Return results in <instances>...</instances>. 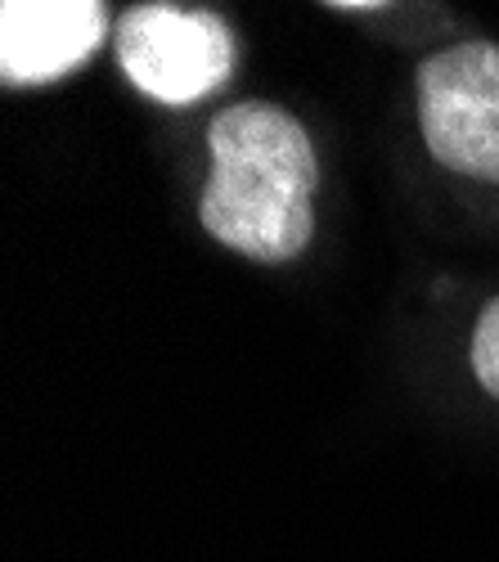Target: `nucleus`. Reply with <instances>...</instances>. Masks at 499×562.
<instances>
[{
	"mask_svg": "<svg viewBox=\"0 0 499 562\" xmlns=\"http://www.w3.org/2000/svg\"><path fill=\"white\" fill-rule=\"evenodd\" d=\"M109 10L100 0H5L0 5V77L41 86L72 72L104 41Z\"/></svg>",
	"mask_w": 499,
	"mask_h": 562,
	"instance_id": "obj_4",
	"label": "nucleus"
},
{
	"mask_svg": "<svg viewBox=\"0 0 499 562\" xmlns=\"http://www.w3.org/2000/svg\"><path fill=\"white\" fill-rule=\"evenodd\" d=\"M212 180L199 199V221L216 244L252 261H293L315 229V162L306 126L280 104L243 100L207 126Z\"/></svg>",
	"mask_w": 499,
	"mask_h": 562,
	"instance_id": "obj_1",
	"label": "nucleus"
},
{
	"mask_svg": "<svg viewBox=\"0 0 499 562\" xmlns=\"http://www.w3.org/2000/svg\"><path fill=\"white\" fill-rule=\"evenodd\" d=\"M117 64L158 104H199L235 72V36L216 14L185 5H131L117 27Z\"/></svg>",
	"mask_w": 499,
	"mask_h": 562,
	"instance_id": "obj_2",
	"label": "nucleus"
},
{
	"mask_svg": "<svg viewBox=\"0 0 499 562\" xmlns=\"http://www.w3.org/2000/svg\"><path fill=\"white\" fill-rule=\"evenodd\" d=\"M419 122L441 167L499 184V45L468 41L423 59Z\"/></svg>",
	"mask_w": 499,
	"mask_h": 562,
	"instance_id": "obj_3",
	"label": "nucleus"
},
{
	"mask_svg": "<svg viewBox=\"0 0 499 562\" xmlns=\"http://www.w3.org/2000/svg\"><path fill=\"white\" fill-rule=\"evenodd\" d=\"M473 373H477V383L499 401V297L486 302V311L477 319V334H473Z\"/></svg>",
	"mask_w": 499,
	"mask_h": 562,
	"instance_id": "obj_5",
	"label": "nucleus"
}]
</instances>
